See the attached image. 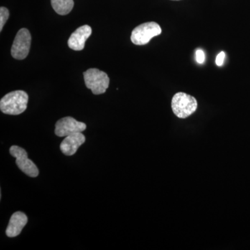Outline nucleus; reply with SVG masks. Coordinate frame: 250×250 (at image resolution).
Wrapping results in <instances>:
<instances>
[{
  "instance_id": "1",
  "label": "nucleus",
  "mask_w": 250,
  "mask_h": 250,
  "mask_svg": "<svg viewBox=\"0 0 250 250\" xmlns=\"http://www.w3.org/2000/svg\"><path fill=\"white\" fill-rule=\"evenodd\" d=\"M29 96L23 90H16L6 94L0 101V110L4 114L17 116L27 109Z\"/></svg>"
},
{
  "instance_id": "2",
  "label": "nucleus",
  "mask_w": 250,
  "mask_h": 250,
  "mask_svg": "<svg viewBox=\"0 0 250 250\" xmlns=\"http://www.w3.org/2000/svg\"><path fill=\"white\" fill-rule=\"evenodd\" d=\"M197 106L196 99L182 92L176 93L171 103L174 114L181 119H185L193 114L197 111Z\"/></svg>"
},
{
  "instance_id": "3",
  "label": "nucleus",
  "mask_w": 250,
  "mask_h": 250,
  "mask_svg": "<svg viewBox=\"0 0 250 250\" xmlns=\"http://www.w3.org/2000/svg\"><path fill=\"white\" fill-rule=\"evenodd\" d=\"M85 84L94 95L104 93L109 85V77L106 72L97 68H90L83 72Z\"/></svg>"
},
{
  "instance_id": "4",
  "label": "nucleus",
  "mask_w": 250,
  "mask_h": 250,
  "mask_svg": "<svg viewBox=\"0 0 250 250\" xmlns=\"http://www.w3.org/2000/svg\"><path fill=\"white\" fill-rule=\"evenodd\" d=\"M162 32L159 24L154 22L143 23L131 32V41L136 45H145Z\"/></svg>"
},
{
  "instance_id": "5",
  "label": "nucleus",
  "mask_w": 250,
  "mask_h": 250,
  "mask_svg": "<svg viewBox=\"0 0 250 250\" xmlns=\"http://www.w3.org/2000/svg\"><path fill=\"white\" fill-rule=\"evenodd\" d=\"M31 36L25 28L20 29L15 38L11 47V55L14 59L22 60L27 57L30 50Z\"/></svg>"
},
{
  "instance_id": "6",
  "label": "nucleus",
  "mask_w": 250,
  "mask_h": 250,
  "mask_svg": "<svg viewBox=\"0 0 250 250\" xmlns=\"http://www.w3.org/2000/svg\"><path fill=\"white\" fill-rule=\"evenodd\" d=\"M10 154L16 158V163L20 170L29 177H36L39 174V169L34 163L28 158L27 152L19 146H12L10 148Z\"/></svg>"
},
{
  "instance_id": "7",
  "label": "nucleus",
  "mask_w": 250,
  "mask_h": 250,
  "mask_svg": "<svg viewBox=\"0 0 250 250\" xmlns=\"http://www.w3.org/2000/svg\"><path fill=\"white\" fill-rule=\"evenodd\" d=\"M85 129V123L77 121L72 117H65L56 123L55 134L59 137H66L69 135L82 132Z\"/></svg>"
},
{
  "instance_id": "8",
  "label": "nucleus",
  "mask_w": 250,
  "mask_h": 250,
  "mask_svg": "<svg viewBox=\"0 0 250 250\" xmlns=\"http://www.w3.org/2000/svg\"><path fill=\"white\" fill-rule=\"evenodd\" d=\"M92 34V28L89 25H83L74 31L68 40V46L75 51L83 50L85 42Z\"/></svg>"
},
{
  "instance_id": "9",
  "label": "nucleus",
  "mask_w": 250,
  "mask_h": 250,
  "mask_svg": "<svg viewBox=\"0 0 250 250\" xmlns=\"http://www.w3.org/2000/svg\"><path fill=\"white\" fill-rule=\"evenodd\" d=\"M85 141L84 135L82 134V132L69 135L61 143V151L65 155H73L77 152L79 147L85 143Z\"/></svg>"
},
{
  "instance_id": "10",
  "label": "nucleus",
  "mask_w": 250,
  "mask_h": 250,
  "mask_svg": "<svg viewBox=\"0 0 250 250\" xmlns=\"http://www.w3.org/2000/svg\"><path fill=\"white\" fill-rule=\"evenodd\" d=\"M27 216L24 213L21 211L14 213L10 219L9 225L6 230L7 236L10 238L18 236L27 225Z\"/></svg>"
},
{
  "instance_id": "11",
  "label": "nucleus",
  "mask_w": 250,
  "mask_h": 250,
  "mask_svg": "<svg viewBox=\"0 0 250 250\" xmlns=\"http://www.w3.org/2000/svg\"><path fill=\"white\" fill-rule=\"evenodd\" d=\"M51 4L57 14L65 16L71 12L75 3L73 0H51Z\"/></svg>"
},
{
  "instance_id": "12",
  "label": "nucleus",
  "mask_w": 250,
  "mask_h": 250,
  "mask_svg": "<svg viewBox=\"0 0 250 250\" xmlns=\"http://www.w3.org/2000/svg\"><path fill=\"white\" fill-rule=\"evenodd\" d=\"M9 17V10L4 6L0 8V31H2L4 24H6V21H8Z\"/></svg>"
},
{
  "instance_id": "13",
  "label": "nucleus",
  "mask_w": 250,
  "mask_h": 250,
  "mask_svg": "<svg viewBox=\"0 0 250 250\" xmlns=\"http://www.w3.org/2000/svg\"><path fill=\"white\" fill-rule=\"evenodd\" d=\"M196 60L198 63H203L205 61V52L202 49H198L196 52Z\"/></svg>"
},
{
  "instance_id": "14",
  "label": "nucleus",
  "mask_w": 250,
  "mask_h": 250,
  "mask_svg": "<svg viewBox=\"0 0 250 250\" xmlns=\"http://www.w3.org/2000/svg\"><path fill=\"white\" fill-rule=\"evenodd\" d=\"M225 52H220V53L218 54V55L217 56L216 59H215V63H216V65H218V66H221V65H223L224 61H225Z\"/></svg>"
},
{
  "instance_id": "15",
  "label": "nucleus",
  "mask_w": 250,
  "mask_h": 250,
  "mask_svg": "<svg viewBox=\"0 0 250 250\" xmlns=\"http://www.w3.org/2000/svg\"><path fill=\"white\" fill-rule=\"evenodd\" d=\"M172 1H179V0H172Z\"/></svg>"
}]
</instances>
